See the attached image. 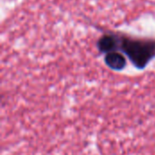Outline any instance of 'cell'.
Returning a JSON list of instances; mask_svg holds the SVG:
<instances>
[{"label": "cell", "mask_w": 155, "mask_h": 155, "mask_svg": "<svg viewBox=\"0 0 155 155\" xmlns=\"http://www.w3.org/2000/svg\"><path fill=\"white\" fill-rule=\"evenodd\" d=\"M117 51H122L134 67L142 70L155 58V40L118 35Z\"/></svg>", "instance_id": "obj_1"}, {"label": "cell", "mask_w": 155, "mask_h": 155, "mask_svg": "<svg viewBox=\"0 0 155 155\" xmlns=\"http://www.w3.org/2000/svg\"><path fill=\"white\" fill-rule=\"evenodd\" d=\"M118 35L116 34H105L102 35L96 44L98 50L103 54L117 51Z\"/></svg>", "instance_id": "obj_2"}, {"label": "cell", "mask_w": 155, "mask_h": 155, "mask_svg": "<svg viewBox=\"0 0 155 155\" xmlns=\"http://www.w3.org/2000/svg\"><path fill=\"white\" fill-rule=\"evenodd\" d=\"M104 63L110 69L114 71H122L126 66L125 56L117 51L105 54Z\"/></svg>", "instance_id": "obj_3"}]
</instances>
